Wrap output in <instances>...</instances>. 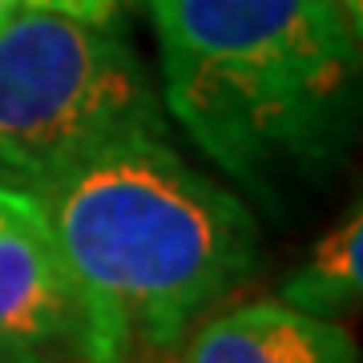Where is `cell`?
I'll use <instances>...</instances> for the list:
<instances>
[{
    "label": "cell",
    "mask_w": 363,
    "mask_h": 363,
    "mask_svg": "<svg viewBox=\"0 0 363 363\" xmlns=\"http://www.w3.org/2000/svg\"><path fill=\"white\" fill-rule=\"evenodd\" d=\"M166 138L142 57L109 25L16 4L0 28V182L37 194L125 138Z\"/></svg>",
    "instance_id": "cell-3"
},
{
    "label": "cell",
    "mask_w": 363,
    "mask_h": 363,
    "mask_svg": "<svg viewBox=\"0 0 363 363\" xmlns=\"http://www.w3.org/2000/svg\"><path fill=\"white\" fill-rule=\"evenodd\" d=\"M105 4H109V9L117 13V9H121V4H130V0H105Z\"/></svg>",
    "instance_id": "cell-11"
},
{
    "label": "cell",
    "mask_w": 363,
    "mask_h": 363,
    "mask_svg": "<svg viewBox=\"0 0 363 363\" xmlns=\"http://www.w3.org/2000/svg\"><path fill=\"white\" fill-rule=\"evenodd\" d=\"M0 363H52V359L37 347H25V343H13V339H0Z\"/></svg>",
    "instance_id": "cell-8"
},
{
    "label": "cell",
    "mask_w": 363,
    "mask_h": 363,
    "mask_svg": "<svg viewBox=\"0 0 363 363\" xmlns=\"http://www.w3.org/2000/svg\"><path fill=\"white\" fill-rule=\"evenodd\" d=\"M21 4V0H0V28H4V21L13 16V9Z\"/></svg>",
    "instance_id": "cell-10"
},
{
    "label": "cell",
    "mask_w": 363,
    "mask_h": 363,
    "mask_svg": "<svg viewBox=\"0 0 363 363\" xmlns=\"http://www.w3.org/2000/svg\"><path fill=\"white\" fill-rule=\"evenodd\" d=\"M363 291V210L351 206L343 218L311 247L298 271L279 286V303L295 311L339 319L355 311Z\"/></svg>",
    "instance_id": "cell-6"
},
{
    "label": "cell",
    "mask_w": 363,
    "mask_h": 363,
    "mask_svg": "<svg viewBox=\"0 0 363 363\" xmlns=\"http://www.w3.org/2000/svg\"><path fill=\"white\" fill-rule=\"evenodd\" d=\"M339 9H343V16H347L351 33L363 37V0H339Z\"/></svg>",
    "instance_id": "cell-9"
},
{
    "label": "cell",
    "mask_w": 363,
    "mask_h": 363,
    "mask_svg": "<svg viewBox=\"0 0 363 363\" xmlns=\"http://www.w3.org/2000/svg\"><path fill=\"white\" fill-rule=\"evenodd\" d=\"M21 4L49 9V13H69V16H81V21H97V25L113 21V9L105 0H21Z\"/></svg>",
    "instance_id": "cell-7"
},
{
    "label": "cell",
    "mask_w": 363,
    "mask_h": 363,
    "mask_svg": "<svg viewBox=\"0 0 363 363\" xmlns=\"http://www.w3.org/2000/svg\"><path fill=\"white\" fill-rule=\"evenodd\" d=\"M162 101L247 190L315 174L347 142L359 37L339 0H145Z\"/></svg>",
    "instance_id": "cell-2"
},
{
    "label": "cell",
    "mask_w": 363,
    "mask_h": 363,
    "mask_svg": "<svg viewBox=\"0 0 363 363\" xmlns=\"http://www.w3.org/2000/svg\"><path fill=\"white\" fill-rule=\"evenodd\" d=\"M178 363H359V347L339 319L259 298L206 315L190 331Z\"/></svg>",
    "instance_id": "cell-5"
},
{
    "label": "cell",
    "mask_w": 363,
    "mask_h": 363,
    "mask_svg": "<svg viewBox=\"0 0 363 363\" xmlns=\"http://www.w3.org/2000/svg\"><path fill=\"white\" fill-rule=\"evenodd\" d=\"M0 339L81 359V303L33 194L0 182Z\"/></svg>",
    "instance_id": "cell-4"
},
{
    "label": "cell",
    "mask_w": 363,
    "mask_h": 363,
    "mask_svg": "<svg viewBox=\"0 0 363 363\" xmlns=\"http://www.w3.org/2000/svg\"><path fill=\"white\" fill-rule=\"evenodd\" d=\"M33 198L81 303V363L182 343L259 262L250 210L154 133L81 157Z\"/></svg>",
    "instance_id": "cell-1"
}]
</instances>
